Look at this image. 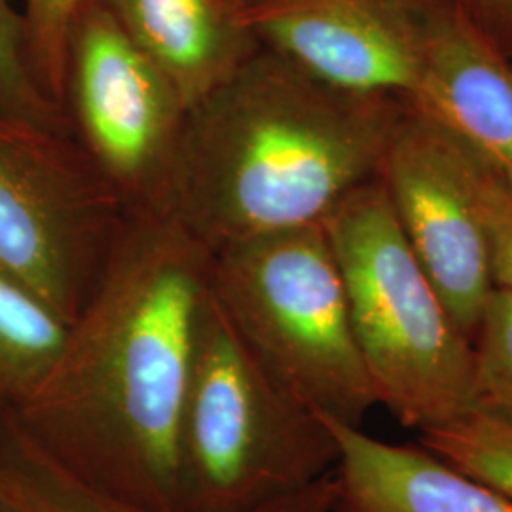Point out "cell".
I'll return each mask as SVG.
<instances>
[{"label": "cell", "instance_id": "obj_1", "mask_svg": "<svg viewBox=\"0 0 512 512\" xmlns=\"http://www.w3.org/2000/svg\"><path fill=\"white\" fill-rule=\"evenodd\" d=\"M213 251L171 213H128L54 363L6 408L84 488L177 512V437Z\"/></svg>", "mask_w": 512, "mask_h": 512}, {"label": "cell", "instance_id": "obj_2", "mask_svg": "<svg viewBox=\"0 0 512 512\" xmlns=\"http://www.w3.org/2000/svg\"><path fill=\"white\" fill-rule=\"evenodd\" d=\"M408 103L336 88L260 46L188 112L169 213L211 251L323 224L378 179Z\"/></svg>", "mask_w": 512, "mask_h": 512}, {"label": "cell", "instance_id": "obj_3", "mask_svg": "<svg viewBox=\"0 0 512 512\" xmlns=\"http://www.w3.org/2000/svg\"><path fill=\"white\" fill-rule=\"evenodd\" d=\"M336 459L327 421L264 370L209 291L177 437V512H253Z\"/></svg>", "mask_w": 512, "mask_h": 512}, {"label": "cell", "instance_id": "obj_4", "mask_svg": "<svg viewBox=\"0 0 512 512\" xmlns=\"http://www.w3.org/2000/svg\"><path fill=\"white\" fill-rule=\"evenodd\" d=\"M323 228L378 404L420 433L478 410L475 344L410 249L380 179L351 192Z\"/></svg>", "mask_w": 512, "mask_h": 512}, {"label": "cell", "instance_id": "obj_5", "mask_svg": "<svg viewBox=\"0 0 512 512\" xmlns=\"http://www.w3.org/2000/svg\"><path fill=\"white\" fill-rule=\"evenodd\" d=\"M211 294L275 382L321 416L363 425L378 399L323 224L213 251Z\"/></svg>", "mask_w": 512, "mask_h": 512}, {"label": "cell", "instance_id": "obj_6", "mask_svg": "<svg viewBox=\"0 0 512 512\" xmlns=\"http://www.w3.org/2000/svg\"><path fill=\"white\" fill-rule=\"evenodd\" d=\"M126 219L69 131L0 107V274L69 325Z\"/></svg>", "mask_w": 512, "mask_h": 512}, {"label": "cell", "instance_id": "obj_7", "mask_svg": "<svg viewBox=\"0 0 512 512\" xmlns=\"http://www.w3.org/2000/svg\"><path fill=\"white\" fill-rule=\"evenodd\" d=\"M61 112L128 213H169L190 109L95 0L69 31Z\"/></svg>", "mask_w": 512, "mask_h": 512}, {"label": "cell", "instance_id": "obj_8", "mask_svg": "<svg viewBox=\"0 0 512 512\" xmlns=\"http://www.w3.org/2000/svg\"><path fill=\"white\" fill-rule=\"evenodd\" d=\"M378 179L421 268L475 344L495 289L488 245L448 135L431 112L408 103Z\"/></svg>", "mask_w": 512, "mask_h": 512}, {"label": "cell", "instance_id": "obj_9", "mask_svg": "<svg viewBox=\"0 0 512 512\" xmlns=\"http://www.w3.org/2000/svg\"><path fill=\"white\" fill-rule=\"evenodd\" d=\"M431 0H253L258 44L336 88L418 103Z\"/></svg>", "mask_w": 512, "mask_h": 512}, {"label": "cell", "instance_id": "obj_10", "mask_svg": "<svg viewBox=\"0 0 512 512\" xmlns=\"http://www.w3.org/2000/svg\"><path fill=\"white\" fill-rule=\"evenodd\" d=\"M327 421L338 446L340 512H512V499L427 448L389 444Z\"/></svg>", "mask_w": 512, "mask_h": 512}, {"label": "cell", "instance_id": "obj_11", "mask_svg": "<svg viewBox=\"0 0 512 512\" xmlns=\"http://www.w3.org/2000/svg\"><path fill=\"white\" fill-rule=\"evenodd\" d=\"M171 80L188 109L260 50L232 0H95Z\"/></svg>", "mask_w": 512, "mask_h": 512}, {"label": "cell", "instance_id": "obj_12", "mask_svg": "<svg viewBox=\"0 0 512 512\" xmlns=\"http://www.w3.org/2000/svg\"><path fill=\"white\" fill-rule=\"evenodd\" d=\"M416 105L512 167L511 59L439 0H431Z\"/></svg>", "mask_w": 512, "mask_h": 512}, {"label": "cell", "instance_id": "obj_13", "mask_svg": "<svg viewBox=\"0 0 512 512\" xmlns=\"http://www.w3.org/2000/svg\"><path fill=\"white\" fill-rule=\"evenodd\" d=\"M0 501L14 512H154L112 501L78 484L0 412ZM253 512H340L334 471Z\"/></svg>", "mask_w": 512, "mask_h": 512}, {"label": "cell", "instance_id": "obj_14", "mask_svg": "<svg viewBox=\"0 0 512 512\" xmlns=\"http://www.w3.org/2000/svg\"><path fill=\"white\" fill-rule=\"evenodd\" d=\"M65 330L67 325L35 296L0 274V412L42 380Z\"/></svg>", "mask_w": 512, "mask_h": 512}, {"label": "cell", "instance_id": "obj_15", "mask_svg": "<svg viewBox=\"0 0 512 512\" xmlns=\"http://www.w3.org/2000/svg\"><path fill=\"white\" fill-rule=\"evenodd\" d=\"M439 122L480 220L495 289L512 294V167Z\"/></svg>", "mask_w": 512, "mask_h": 512}, {"label": "cell", "instance_id": "obj_16", "mask_svg": "<svg viewBox=\"0 0 512 512\" xmlns=\"http://www.w3.org/2000/svg\"><path fill=\"white\" fill-rule=\"evenodd\" d=\"M420 444L512 499V423L486 410L425 429Z\"/></svg>", "mask_w": 512, "mask_h": 512}, {"label": "cell", "instance_id": "obj_17", "mask_svg": "<svg viewBox=\"0 0 512 512\" xmlns=\"http://www.w3.org/2000/svg\"><path fill=\"white\" fill-rule=\"evenodd\" d=\"M23 0H0V107L48 128L69 131L63 112L40 92L27 59Z\"/></svg>", "mask_w": 512, "mask_h": 512}, {"label": "cell", "instance_id": "obj_18", "mask_svg": "<svg viewBox=\"0 0 512 512\" xmlns=\"http://www.w3.org/2000/svg\"><path fill=\"white\" fill-rule=\"evenodd\" d=\"M480 410L512 423V294L494 289L475 338Z\"/></svg>", "mask_w": 512, "mask_h": 512}, {"label": "cell", "instance_id": "obj_19", "mask_svg": "<svg viewBox=\"0 0 512 512\" xmlns=\"http://www.w3.org/2000/svg\"><path fill=\"white\" fill-rule=\"evenodd\" d=\"M86 0H23L27 59L40 92L61 110L65 50L74 16Z\"/></svg>", "mask_w": 512, "mask_h": 512}, {"label": "cell", "instance_id": "obj_20", "mask_svg": "<svg viewBox=\"0 0 512 512\" xmlns=\"http://www.w3.org/2000/svg\"><path fill=\"white\" fill-rule=\"evenodd\" d=\"M452 6L494 48L511 59L512 0H439Z\"/></svg>", "mask_w": 512, "mask_h": 512}, {"label": "cell", "instance_id": "obj_21", "mask_svg": "<svg viewBox=\"0 0 512 512\" xmlns=\"http://www.w3.org/2000/svg\"><path fill=\"white\" fill-rule=\"evenodd\" d=\"M249 2H253V0H232V4H234L238 10H241L243 6H247Z\"/></svg>", "mask_w": 512, "mask_h": 512}, {"label": "cell", "instance_id": "obj_22", "mask_svg": "<svg viewBox=\"0 0 512 512\" xmlns=\"http://www.w3.org/2000/svg\"><path fill=\"white\" fill-rule=\"evenodd\" d=\"M0 512H14L10 507H6L2 501H0Z\"/></svg>", "mask_w": 512, "mask_h": 512}, {"label": "cell", "instance_id": "obj_23", "mask_svg": "<svg viewBox=\"0 0 512 512\" xmlns=\"http://www.w3.org/2000/svg\"><path fill=\"white\" fill-rule=\"evenodd\" d=\"M511 65H512V55H511Z\"/></svg>", "mask_w": 512, "mask_h": 512}]
</instances>
